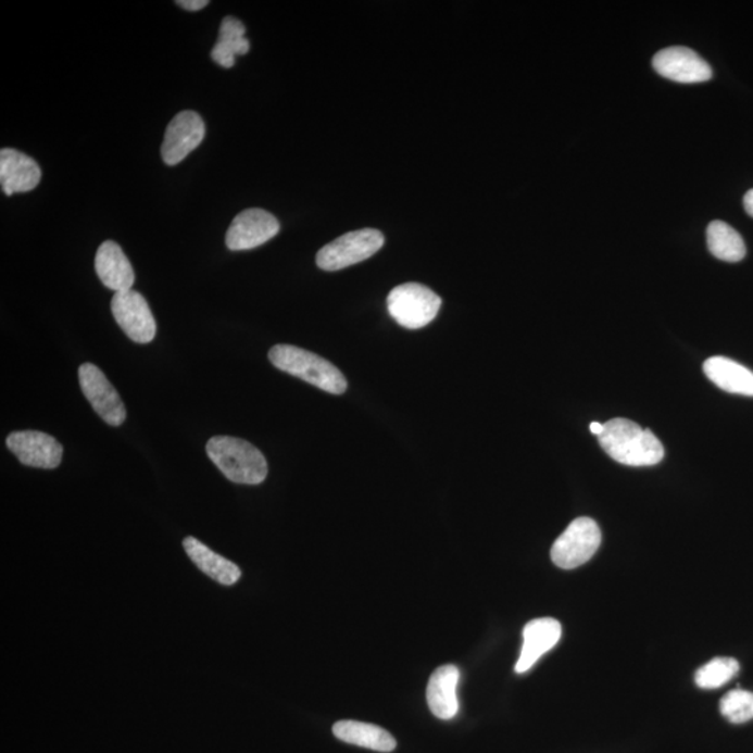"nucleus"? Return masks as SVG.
Instances as JSON below:
<instances>
[{"label":"nucleus","instance_id":"15","mask_svg":"<svg viewBox=\"0 0 753 753\" xmlns=\"http://www.w3.org/2000/svg\"><path fill=\"white\" fill-rule=\"evenodd\" d=\"M96 271L98 278L108 289L116 293L126 292L135 285V269L121 246L106 240L100 246L96 255Z\"/></svg>","mask_w":753,"mask_h":753},{"label":"nucleus","instance_id":"16","mask_svg":"<svg viewBox=\"0 0 753 753\" xmlns=\"http://www.w3.org/2000/svg\"><path fill=\"white\" fill-rule=\"evenodd\" d=\"M460 676V669L448 664V666L438 667L428 679L426 692L428 707L432 715L441 720H451L460 708L456 698Z\"/></svg>","mask_w":753,"mask_h":753},{"label":"nucleus","instance_id":"26","mask_svg":"<svg viewBox=\"0 0 753 753\" xmlns=\"http://www.w3.org/2000/svg\"><path fill=\"white\" fill-rule=\"evenodd\" d=\"M603 430H604V425H602V423H599V422L590 423V431H592L594 436L599 437L600 435H602Z\"/></svg>","mask_w":753,"mask_h":753},{"label":"nucleus","instance_id":"1","mask_svg":"<svg viewBox=\"0 0 753 753\" xmlns=\"http://www.w3.org/2000/svg\"><path fill=\"white\" fill-rule=\"evenodd\" d=\"M599 444L610 457L627 466L657 465L664 456L662 442L651 430L623 417L604 423Z\"/></svg>","mask_w":753,"mask_h":753},{"label":"nucleus","instance_id":"17","mask_svg":"<svg viewBox=\"0 0 753 753\" xmlns=\"http://www.w3.org/2000/svg\"><path fill=\"white\" fill-rule=\"evenodd\" d=\"M184 548L196 567L216 582L233 586L242 577V570L238 565L226 560L223 555L214 553L200 540L189 536L184 540Z\"/></svg>","mask_w":753,"mask_h":753},{"label":"nucleus","instance_id":"8","mask_svg":"<svg viewBox=\"0 0 753 753\" xmlns=\"http://www.w3.org/2000/svg\"><path fill=\"white\" fill-rule=\"evenodd\" d=\"M111 310L117 326L136 343H150L155 338L156 323L149 302L136 290L115 293Z\"/></svg>","mask_w":753,"mask_h":753},{"label":"nucleus","instance_id":"18","mask_svg":"<svg viewBox=\"0 0 753 753\" xmlns=\"http://www.w3.org/2000/svg\"><path fill=\"white\" fill-rule=\"evenodd\" d=\"M703 372L720 390L753 397V373L742 364L728 357L715 356L703 364Z\"/></svg>","mask_w":753,"mask_h":753},{"label":"nucleus","instance_id":"9","mask_svg":"<svg viewBox=\"0 0 753 753\" xmlns=\"http://www.w3.org/2000/svg\"><path fill=\"white\" fill-rule=\"evenodd\" d=\"M204 136L205 123L199 113L193 111L177 113L166 127L161 147L162 160L170 166L179 164L203 142Z\"/></svg>","mask_w":753,"mask_h":753},{"label":"nucleus","instance_id":"4","mask_svg":"<svg viewBox=\"0 0 753 753\" xmlns=\"http://www.w3.org/2000/svg\"><path fill=\"white\" fill-rule=\"evenodd\" d=\"M441 298L422 284H403L393 288L387 298L390 316L401 327L421 329L437 317Z\"/></svg>","mask_w":753,"mask_h":753},{"label":"nucleus","instance_id":"3","mask_svg":"<svg viewBox=\"0 0 753 753\" xmlns=\"http://www.w3.org/2000/svg\"><path fill=\"white\" fill-rule=\"evenodd\" d=\"M269 362L290 376L312 384L319 390L342 396L348 388L347 378L331 362L293 344H275L268 353Z\"/></svg>","mask_w":753,"mask_h":753},{"label":"nucleus","instance_id":"22","mask_svg":"<svg viewBox=\"0 0 753 753\" xmlns=\"http://www.w3.org/2000/svg\"><path fill=\"white\" fill-rule=\"evenodd\" d=\"M740 672V663L732 657H716L698 669L695 682L702 689H717L726 686Z\"/></svg>","mask_w":753,"mask_h":753},{"label":"nucleus","instance_id":"21","mask_svg":"<svg viewBox=\"0 0 753 753\" xmlns=\"http://www.w3.org/2000/svg\"><path fill=\"white\" fill-rule=\"evenodd\" d=\"M707 248L716 259L727 263H738L744 260L746 248L744 239L730 225L723 221H713L707 226Z\"/></svg>","mask_w":753,"mask_h":753},{"label":"nucleus","instance_id":"24","mask_svg":"<svg viewBox=\"0 0 753 753\" xmlns=\"http://www.w3.org/2000/svg\"><path fill=\"white\" fill-rule=\"evenodd\" d=\"M209 0H177L176 4L180 8L189 10V12H197V10L204 9L209 7Z\"/></svg>","mask_w":753,"mask_h":753},{"label":"nucleus","instance_id":"20","mask_svg":"<svg viewBox=\"0 0 753 753\" xmlns=\"http://www.w3.org/2000/svg\"><path fill=\"white\" fill-rule=\"evenodd\" d=\"M246 27L240 20L225 17L221 23L218 41H216L211 58L225 68L235 66V58L246 55L250 51L249 39L244 37Z\"/></svg>","mask_w":753,"mask_h":753},{"label":"nucleus","instance_id":"25","mask_svg":"<svg viewBox=\"0 0 753 753\" xmlns=\"http://www.w3.org/2000/svg\"><path fill=\"white\" fill-rule=\"evenodd\" d=\"M744 206L748 214L753 218V189L748 191L744 197Z\"/></svg>","mask_w":753,"mask_h":753},{"label":"nucleus","instance_id":"5","mask_svg":"<svg viewBox=\"0 0 753 753\" xmlns=\"http://www.w3.org/2000/svg\"><path fill=\"white\" fill-rule=\"evenodd\" d=\"M386 242L384 235L377 229L353 230L334 242L324 246L317 253L318 268L338 271L362 263L376 254Z\"/></svg>","mask_w":753,"mask_h":753},{"label":"nucleus","instance_id":"13","mask_svg":"<svg viewBox=\"0 0 753 753\" xmlns=\"http://www.w3.org/2000/svg\"><path fill=\"white\" fill-rule=\"evenodd\" d=\"M41 167L23 152L13 149L0 151V184L3 193H27L41 181Z\"/></svg>","mask_w":753,"mask_h":753},{"label":"nucleus","instance_id":"2","mask_svg":"<svg viewBox=\"0 0 753 753\" xmlns=\"http://www.w3.org/2000/svg\"><path fill=\"white\" fill-rule=\"evenodd\" d=\"M205 451L226 479L234 484L258 486L267 479V460L248 441L216 436L206 442Z\"/></svg>","mask_w":753,"mask_h":753},{"label":"nucleus","instance_id":"7","mask_svg":"<svg viewBox=\"0 0 753 753\" xmlns=\"http://www.w3.org/2000/svg\"><path fill=\"white\" fill-rule=\"evenodd\" d=\"M78 381L87 401L103 422L110 426H121L126 421V406L120 393L108 380L105 374L92 363H84L78 368Z\"/></svg>","mask_w":753,"mask_h":753},{"label":"nucleus","instance_id":"11","mask_svg":"<svg viewBox=\"0 0 753 753\" xmlns=\"http://www.w3.org/2000/svg\"><path fill=\"white\" fill-rule=\"evenodd\" d=\"M7 445L23 465L39 469H57L63 457V447L47 432L14 431L7 438Z\"/></svg>","mask_w":753,"mask_h":753},{"label":"nucleus","instance_id":"23","mask_svg":"<svg viewBox=\"0 0 753 753\" xmlns=\"http://www.w3.org/2000/svg\"><path fill=\"white\" fill-rule=\"evenodd\" d=\"M721 715L732 725H742L753 718V692L735 689L721 699Z\"/></svg>","mask_w":753,"mask_h":753},{"label":"nucleus","instance_id":"6","mask_svg":"<svg viewBox=\"0 0 753 753\" xmlns=\"http://www.w3.org/2000/svg\"><path fill=\"white\" fill-rule=\"evenodd\" d=\"M602 543V531L590 518H578L564 530L551 548V560L563 569H574L588 563Z\"/></svg>","mask_w":753,"mask_h":753},{"label":"nucleus","instance_id":"12","mask_svg":"<svg viewBox=\"0 0 753 753\" xmlns=\"http://www.w3.org/2000/svg\"><path fill=\"white\" fill-rule=\"evenodd\" d=\"M653 67L658 75L668 80L683 84L705 83L713 77L712 67L705 59L692 49L683 47L666 48L656 53Z\"/></svg>","mask_w":753,"mask_h":753},{"label":"nucleus","instance_id":"10","mask_svg":"<svg viewBox=\"0 0 753 753\" xmlns=\"http://www.w3.org/2000/svg\"><path fill=\"white\" fill-rule=\"evenodd\" d=\"M279 223L273 214L261 209L244 210L230 224L226 233V248L243 251L267 243L279 233Z\"/></svg>","mask_w":753,"mask_h":753},{"label":"nucleus","instance_id":"14","mask_svg":"<svg viewBox=\"0 0 753 753\" xmlns=\"http://www.w3.org/2000/svg\"><path fill=\"white\" fill-rule=\"evenodd\" d=\"M561 633H563V628L554 618H538L526 624L524 647H522L515 672L522 674L534 667L543 654L550 652L559 643Z\"/></svg>","mask_w":753,"mask_h":753},{"label":"nucleus","instance_id":"19","mask_svg":"<svg viewBox=\"0 0 753 753\" xmlns=\"http://www.w3.org/2000/svg\"><path fill=\"white\" fill-rule=\"evenodd\" d=\"M334 736L347 744L367 748L377 752H392L397 748L396 738L384 728L368 723L342 720L335 723Z\"/></svg>","mask_w":753,"mask_h":753}]
</instances>
